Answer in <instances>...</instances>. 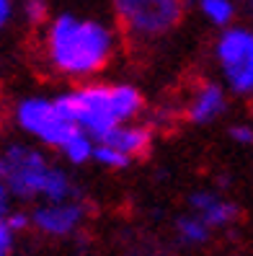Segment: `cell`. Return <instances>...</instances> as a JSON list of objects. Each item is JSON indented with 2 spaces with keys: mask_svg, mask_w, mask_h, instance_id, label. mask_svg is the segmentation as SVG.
Wrapping results in <instances>:
<instances>
[{
  "mask_svg": "<svg viewBox=\"0 0 253 256\" xmlns=\"http://www.w3.org/2000/svg\"><path fill=\"white\" fill-rule=\"evenodd\" d=\"M93 150H96V140L80 130L59 148V156H62V160L67 166H85L93 160Z\"/></svg>",
  "mask_w": 253,
  "mask_h": 256,
  "instance_id": "obj_12",
  "label": "cell"
},
{
  "mask_svg": "<svg viewBox=\"0 0 253 256\" xmlns=\"http://www.w3.org/2000/svg\"><path fill=\"white\" fill-rule=\"evenodd\" d=\"M186 204H189V212L199 215L212 230H225L241 218V207L212 189H194L189 194Z\"/></svg>",
  "mask_w": 253,
  "mask_h": 256,
  "instance_id": "obj_9",
  "label": "cell"
},
{
  "mask_svg": "<svg viewBox=\"0 0 253 256\" xmlns=\"http://www.w3.org/2000/svg\"><path fill=\"white\" fill-rule=\"evenodd\" d=\"M88 220V204L83 197L36 202L31 210V230L47 238H72Z\"/></svg>",
  "mask_w": 253,
  "mask_h": 256,
  "instance_id": "obj_7",
  "label": "cell"
},
{
  "mask_svg": "<svg viewBox=\"0 0 253 256\" xmlns=\"http://www.w3.org/2000/svg\"><path fill=\"white\" fill-rule=\"evenodd\" d=\"M10 192H8V186L3 184V182H0V220H3V218H8V212H10Z\"/></svg>",
  "mask_w": 253,
  "mask_h": 256,
  "instance_id": "obj_20",
  "label": "cell"
},
{
  "mask_svg": "<svg viewBox=\"0 0 253 256\" xmlns=\"http://www.w3.org/2000/svg\"><path fill=\"white\" fill-rule=\"evenodd\" d=\"M70 119L98 142L111 130L137 122L145 112V96L132 83L85 80L70 91L57 94Z\"/></svg>",
  "mask_w": 253,
  "mask_h": 256,
  "instance_id": "obj_3",
  "label": "cell"
},
{
  "mask_svg": "<svg viewBox=\"0 0 253 256\" xmlns=\"http://www.w3.org/2000/svg\"><path fill=\"white\" fill-rule=\"evenodd\" d=\"M21 16L26 24H31V26H44L49 21V3L47 0H21Z\"/></svg>",
  "mask_w": 253,
  "mask_h": 256,
  "instance_id": "obj_15",
  "label": "cell"
},
{
  "mask_svg": "<svg viewBox=\"0 0 253 256\" xmlns=\"http://www.w3.org/2000/svg\"><path fill=\"white\" fill-rule=\"evenodd\" d=\"M199 13L210 21L215 28H228L235 18V3L233 0H199Z\"/></svg>",
  "mask_w": 253,
  "mask_h": 256,
  "instance_id": "obj_13",
  "label": "cell"
},
{
  "mask_svg": "<svg viewBox=\"0 0 253 256\" xmlns=\"http://www.w3.org/2000/svg\"><path fill=\"white\" fill-rule=\"evenodd\" d=\"M230 91L222 80H202L191 88V94L184 104V116L189 124L204 127L212 124L230 109Z\"/></svg>",
  "mask_w": 253,
  "mask_h": 256,
  "instance_id": "obj_8",
  "label": "cell"
},
{
  "mask_svg": "<svg viewBox=\"0 0 253 256\" xmlns=\"http://www.w3.org/2000/svg\"><path fill=\"white\" fill-rule=\"evenodd\" d=\"M251 6H253V0H251Z\"/></svg>",
  "mask_w": 253,
  "mask_h": 256,
  "instance_id": "obj_22",
  "label": "cell"
},
{
  "mask_svg": "<svg viewBox=\"0 0 253 256\" xmlns=\"http://www.w3.org/2000/svg\"><path fill=\"white\" fill-rule=\"evenodd\" d=\"M93 163H98L101 168H106V171H124V168H129L135 160H132L129 156H124V153H119L116 148H109V145H103V142H96Z\"/></svg>",
  "mask_w": 253,
  "mask_h": 256,
  "instance_id": "obj_14",
  "label": "cell"
},
{
  "mask_svg": "<svg viewBox=\"0 0 253 256\" xmlns=\"http://www.w3.org/2000/svg\"><path fill=\"white\" fill-rule=\"evenodd\" d=\"M153 138H155L153 127L137 119V122H129V124H122V127L111 130L109 134H103L98 142L109 145V148H116L119 153L129 156L132 160H137V158L147 156V150L153 148Z\"/></svg>",
  "mask_w": 253,
  "mask_h": 256,
  "instance_id": "obj_10",
  "label": "cell"
},
{
  "mask_svg": "<svg viewBox=\"0 0 253 256\" xmlns=\"http://www.w3.org/2000/svg\"><path fill=\"white\" fill-rule=\"evenodd\" d=\"M228 138L241 145V148H253V122H235L228 127Z\"/></svg>",
  "mask_w": 253,
  "mask_h": 256,
  "instance_id": "obj_16",
  "label": "cell"
},
{
  "mask_svg": "<svg viewBox=\"0 0 253 256\" xmlns=\"http://www.w3.org/2000/svg\"><path fill=\"white\" fill-rule=\"evenodd\" d=\"M114 18L135 42L168 36L184 21V0H111Z\"/></svg>",
  "mask_w": 253,
  "mask_h": 256,
  "instance_id": "obj_5",
  "label": "cell"
},
{
  "mask_svg": "<svg viewBox=\"0 0 253 256\" xmlns=\"http://www.w3.org/2000/svg\"><path fill=\"white\" fill-rule=\"evenodd\" d=\"M251 116H253V98H251Z\"/></svg>",
  "mask_w": 253,
  "mask_h": 256,
  "instance_id": "obj_21",
  "label": "cell"
},
{
  "mask_svg": "<svg viewBox=\"0 0 253 256\" xmlns=\"http://www.w3.org/2000/svg\"><path fill=\"white\" fill-rule=\"evenodd\" d=\"M212 228L207 225L199 215L194 212H186L176 220V238H178V244L186 246V248H202L207 246L212 240Z\"/></svg>",
  "mask_w": 253,
  "mask_h": 256,
  "instance_id": "obj_11",
  "label": "cell"
},
{
  "mask_svg": "<svg viewBox=\"0 0 253 256\" xmlns=\"http://www.w3.org/2000/svg\"><path fill=\"white\" fill-rule=\"evenodd\" d=\"M13 248H16V233L3 218L0 220V256H13Z\"/></svg>",
  "mask_w": 253,
  "mask_h": 256,
  "instance_id": "obj_18",
  "label": "cell"
},
{
  "mask_svg": "<svg viewBox=\"0 0 253 256\" xmlns=\"http://www.w3.org/2000/svg\"><path fill=\"white\" fill-rule=\"evenodd\" d=\"M16 16V0H0V32Z\"/></svg>",
  "mask_w": 253,
  "mask_h": 256,
  "instance_id": "obj_19",
  "label": "cell"
},
{
  "mask_svg": "<svg viewBox=\"0 0 253 256\" xmlns=\"http://www.w3.org/2000/svg\"><path fill=\"white\" fill-rule=\"evenodd\" d=\"M0 182L21 202L78 200L83 192L67 168L54 163L31 142H8L0 148Z\"/></svg>",
  "mask_w": 253,
  "mask_h": 256,
  "instance_id": "obj_2",
  "label": "cell"
},
{
  "mask_svg": "<svg viewBox=\"0 0 253 256\" xmlns=\"http://www.w3.org/2000/svg\"><path fill=\"white\" fill-rule=\"evenodd\" d=\"M5 222L10 225V230L16 233V236L31 230V210H10Z\"/></svg>",
  "mask_w": 253,
  "mask_h": 256,
  "instance_id": "obj_17",
  "label": "cell"
},
{
  "mask_svg": "<svg viewBox=\"0 0 253 256\" xmlns=\"http://www.w3.org/2000/svg\"><path fill=\"white\" fill-rule=\"evenodd\" d=\"M220 80L233 96L253 98V28L228 26L215 42Z\"/></svg>",
  "mask_w": 253,
  "mask_h": 256,
  "instance_id": "obj_6",
  "label": "cell"
},
{
  "mask_svg": "<svg viewBox=\"0 0 253 256\" xmlns=\"http://www.w3.org/2000/svg\"><path fill=\"white\" fill-rule=\"evenodd\" d=\"M13 119L26 138L57 153L72 134L80 132V127L72 122L67 109L62 106L59 96H26L16 104Z\"/></svg>",
  "mask_w": 253,
  "mask_h": 256,
  "instance_id": "obj_4",
  "label": "cell"
},
{
  "mask_svg": "<svg viewBox=\"0 0 253 256\" xmlns=\"http://www.w3.org/2000/svg\"><path fill=\"white\" fill-rule=\"evenodd\" d=\"M116 47V28L93 16L57 13L44 24V60L57 75L70 80H93L114 60Z\"/></svg>",
  "mask_w": 253,
  "mask_h": 256,
  "instance_id": "obj_1",
  "label": "cell"
}]
</instances>
